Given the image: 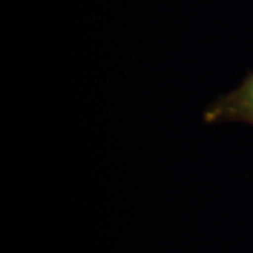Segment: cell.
I'll return each instance as SVG.
<instances>
[{
	"label": "cell",
	"instance_id": "6da1fadb",
	"mask_svg": "<svg viewBox=\"0 0 253 253\" xmlns=\"http://www.w3.org/2000/svg\"><path fill=\"white\" fill-rule=\"evenodd\" d=\"M203 120L207 124L239 121L253 126V72L248 73L236 89L211 101Z\"/></svg>",
	"mask_w": 253,
	"mask_h": 253
}]
</instances>
